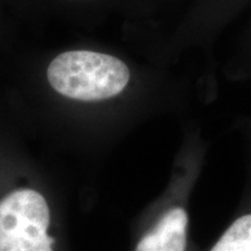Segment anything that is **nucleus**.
Listing matches in <instances>:
<instances>
[{
	"instance_id": "1",
	"label": "nucleus",
	"mask_w": 251,
	"mask_h": 251,
	"mask_svg": "<svg viewBox=\"0 0 251 251\" xmlns=\"http://www.w3.org/2000/svg\"><path fill=\"white\" fill-rule=\"evenodd\" d=\"M56 92L80 101H100L118 96L130 79L127 64L115 56L75 50L58 55L47 71Z\"/></svg>"
},
{
	"instance_id": "2",
	"label": "nucleus",
	"mask_w": 251,
	"mask_h": 251,
	"mask_svg": "<svg viewBox=\"0 0 251 251\" xmlns=\"http://www.w3.org/2000/svg\"><path fill=\"white\" fill-rule=\"evenodd\" d=\"M50 212L42 194L29 188L0 201V251H52Z\"/></svg>"
},
{
	"instance_id": "3",
	"label": "nucleus",
	"mask_w": 251,
	"mask_h": 251,
	"mask_svg": "<svg viewBox=\"0 0 251 251\" xmlns=\"http://www.w3.org/2000/svg\"><path fill=\"white\" fill-rule=\"evenodd\" d=\"M187 213L174 207L137 243L134 251H185L187 246Z\"/></svg>"
},
{
	"instance_id": "4",
	"label": "nucleus",
	"mask_w": 251,
	"mask_h": 251,
	"mask_svg": "<svg viewBox=\"0 0 251 251\" xmlns=\"http://www.w3.org/2000/svg\"><path fill=\"white\" fill-rule=\"evenodd\" d=\"M211 251H251V212L238 216Z\"/></svg>"
}]
</instances>
